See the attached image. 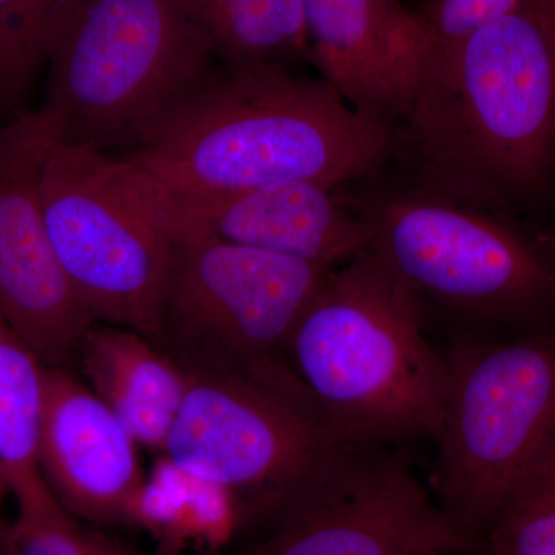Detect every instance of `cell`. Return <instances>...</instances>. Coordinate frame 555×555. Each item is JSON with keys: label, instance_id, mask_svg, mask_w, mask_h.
I'll return each instance as SVG.
<instances>
[{"label": "cell", "instance_id": "cell-27", "mask_svg": "<svg viewBox=\"0 0 555 555\" xmlns=\"http://www.w3.org/2000/svg\"><path fill=\"white\" fill-rule=\"evenodd\" d=\"M440 555H465V554H440Z\"/></svg>", "mask_w": 555, "mask_h": 555}, {"label": "cell", "instance_id": "cell-18", "mask_svg": "<svg viewBox=\"0 0 555 555\" xmlns=\"http://www.w3.org/2000/svg\"><path fill=\"white\" fill-rule=\"evenodd\" d=\"M46 367L0 315V474L10 492L43 480L39 437Z\"/></svg>", "mask_w": 555, "mask_h": 555}, {"label": "cell", "instance_id": "cell-19", "mask_svg": "<svg viewBox=\"0 0 555 555\" xmlns=\"http://www.w3.org/2000/svg\"><path fill=\"white\" fill-rule=\"evenodd\" d=\"M78 0H0V104L17 105L50 62Z\"/></svg>", "mask_w": 555, "mask_h": 555}, {"label": "cell", "instance_id": "cell-2", "mask_svg": "<svg viewBox=\"0 0 555 555\" xmlns=\"http://www.w3.org/2000/svg\"><path fill=\"white\" fill-rule=\"evenodd\" d=\"M427 181L505 208L555 164V0H521L423 69L406 118Z\"/></svg>", "mask_w": 555, "mask_h": 555}, {"label": "cell", "instance_id": "cell-13", "mask_svg": "<svg viewBox=\"0 0 555 555\" xmlns=\"http://www.w3.org/2000/svg\"><path fill=\"white\" fill-rule=\"evenodd\" d=\"M137 448L90 386L68 369L46 367L40 474L72 516L94 525H133L145 485Z\"/></svg>", "mask_w": 555, "mask_h": 555}, {"label": "cell", "instance_id": "cell-15", "mask_svg": "<svg viewBox=\"0 0 555 555\" xmlns=\"http://www.w3.org/2000/svg\"><path fill=\"white\" fill-rule=\"evenodd\" d=\"M78 367L138 444L164 451L189 389L173 358L137 332L94 323Z\"/></svg>", "mask_w": 555, "mask_h": 555}, {"label": "cell", "instance_id": "cell-12", "mask_svg": "<svg viewBox=\"0 0 555 555\" xmlns=\"http://www.w3.org/2000/svg\"><path fill=\"white\" fill-rule=\"evenodd\" d=\"M147 177L167 233L210 236L327 268H337L369 247L367 225L356 207L320 182L181 193Z\"/></svg>", "mask_w": 555, "mask_h": 555}, {"label": "cell", "instance_id": "cell-16", "mask_svg": "<svg viewBox=\"0 0 555 555\" xmlns=\"http://www.w3.org/2000/svg\"><path fill=\"white\" fill-rule=\"evenodd\" d=\"M133 525L169 545L193 542L215 550L240 534L235 496L163 460L139 496Z\"/></svg>", "mask_w": 555, "mask_h": 555}, {"label": "cell", "instance_id": "cell-7", "mask_svg": "<svg viewBox=\"0 0 555 555\" xmlns=\"http://www.w3.org/2000/svg\"><path fill=\"white\" fill-rule=\"evenodd\" d=\"M443 353L434 499L486 546L555 425V323Z\"/></svg>", "mask_w": 555, "mask_h": 555}, {"label": "cell", "instance_id": "cell-1", "mask_svg": "<svg viewBox=\"0 0 555 555\" xmlns=\"http://www.w3.org/2000/svg\"><path fill=\"white\" fill-rule=\"evenodd\" d=\"M393 145V126L358 112L326 80L246 62L217 69L147 144L120 158L181 193L287 181L337 189L371 177Z\"/></svg>", "mask_w": 555, "mask_h": 555}, {"label": "cell", "instance_id": "cell-23", "mask_svg": "<svg viewBox=\"0 0 555 555\" xmlns=\"http://www.w3.org/2000/svg\"><path fill=\"white\" fill-rule=\"evenodd\" d=\"M518 492H529L555 502V425L516 494Z\"/></svg>", "mask_w": 555, "mask_h": 555}, {"label": "cell", "instance_id": "cell-5", "mask_svg": "<svg viewBox=\"0 0 555 555\" xmlns=\"http://www.w3.org/2000/svg\"><path fill=\"white\" fill-rule=\"evenodd\" d=\"M217 57L178 0H78L40 112L57 141L130 153L206 86Z\"/></svg>", "mask_w": 555, "mask_h": 555}, {"label": "cell", "instance_id": "cell-20", "mask_svg": "<svg viewBox=\"0 0 555 555\" xmlns=\"http://www.w3.org/2000/svg\"><path fill=\"white\" fill-rule=\"evenodd\" d=\"M17 513L2 529L13 555H142L72 516L46 480L11 492Z\"/></svg>", "mask_w": 555, "mask_h": 555}, {"label": "cell", "instance_id": "cell-25", "mask_svg": "<svg viewBox=\"0 0 555 555\" xmlns=\"http://www.w3.org/2000/svg\"><path fill=\"white\" fill-rule=\"evenodd\" d=\"M0 555H13L9 545H7L5 539H3L2 532H0Z\"/></svg>", "mask_w": 555, "mask_h": 555}, {"label": "cell", "instance_id": "cell-22", "mask_svg": "<svg viewBox=\"0 0 555 555\" xmlns=\"http://www.w3.org/2000/svg\"><path fill=\"white\" fill-rule=\"evenodd\" d=\"M486 555H555V502L514 495L486 537Z\"/></svg>", "mask_w": 555, "mask_h": 555}, {"label": "cell", "instance_id": "cell-17", "mask_svg": "<svg viewBox=\"0 0 555 555\" xmlns=\"http://www.w3.org/2000/svg\"><path fill=\"white\" fill-rule=\"evenodd\" d=\"M225 65L308 49L302 0H178Z\"/></svg>", "mask_w": 555, "mask_h": 555}, {"label": "cell", "instance_id": "cell-3", "mask_svg": "<svg viewBox=\"0 0 555 555\" xmlns=\"http://www.w3.org/2000/svg\"><path fill=\"white\" fill-rule=\"evenodd\" d=\"M286 361L343 440H436L443 349L411 292L369 248L328 273L288 338Z\"/></svg>", "mask_w": 555, "mask_h": 555}, {"label": "cell", "instance_id": "cell-26", "mask_svg": "<svg viewBox=\"0 0 555 555\" xmlns=\"http://www.w3.org/2000/svg\"><path fill=\"white\" fill-rule=\"evenodd\" d=\"M9 491V486H7L5 480H3L2 474H0V499L5 492Z\"/></svg>", "mask_w": 555, "mask_h": 555}, {"label": "cell", "instance_id": "cell-9", "mask_svg": "<svg viewBox=\"0 0 555 555\" xmlns=\"http://www.w3.org/2000/svg\"><path fill=\"white\" fill-rule=\"evenodd\" d=\"M169 235L160 349L188 374L286 361L292 332L335 268L195 233Z\"/></svg>", "mask_w": 555, "mask_h": 555}, {"label": "cell", "instance_id": "cell-4", "mask_svg": "<svg viewBox=\"0 0 555 555\" xmlns=\"http://www.w3.org/2000/svg\"><path fill=\"white\" fill-rule=\"evenodd\" d=\"M352 206L366 222L369 250L411 292L429 337L492 341L555 323V261L534 230L505 211L430 181Z\"/></svg>", "mask_w": 555, "mask_h": 555}, {"label": "cell", "instance_id": "cell-8", "mask_svg": "<svg viewBox=\"0 0 555 555\" xmlns=\"http://www.w3.org/2000/svg\"><path fill=\"white\" fill-rule=\"evenodd\" d=\"M39 189L51 244L83 309L159 346L171 240L144 171L56 141Z\"/></svg>", "mask_w": 555, "mask_h": 555}, {"label": "cell", "instance_id": "cell-14", "mask_svg": "<svg viewBox=\"0 0 555 555\" xmlns=\"http://www.w3.org/2000/svg\"><path fill=\"white\" fill-rule=\"evenodd\" d=\"M313 60L358 112L406 118L425 68L418 13L400 0H302Z\"/></svg>", "mask_w": 555, "mask_h": 555}, {"label": "cell", "instance_id": "cell-6", "mask_svg": "<svg viewBox=\"0 0 555 555\" xmlns=\"http://www.w3.org/2000/svg\"><path fill=\"white\" fill-rule=\"evenodd\" d=\"M349 441L286 361L189 374L164 454L235 496L240 534L257 535L323 476Z\"/></svg>", "mask_w": 555, "mask_h": 555}, {"label": "cell", "instance_id": "cell-11", "mask_svg": "<svg viewBox=\"0 0 555 555\" xmlns=\"http://www.w3.org/2000/svg\"><path fill=\"white\" fill-rule=\"evenodd\" d=\"M56 141L40 109L0 130V315L47 366L73 371L96 321L73 291L43 219L40 177Z\"/></svg>", "mask_w": 555, "mask_h": 555}, {"label": "cell", "instance_id": "cell-10", "mask_svg": "<svg viewBox=\"0 0 555 555\" xmlns=\"http://www.w3.org/2000/svg\"><path fill=\"white\" fill-rule=\"evenodd\" d=\"M486 555L398 448L349 443L240 555Z\"/></svg>", "mask_w": 555, "mask_h": 555}, {"label": "cell", "instance_id": "cell-24", "mask_svg": "<svg viewBox=\"0 0 555 555\" xmlns=\"http://www.w3.org/2000/svg\"><path fill=\"white\" fill-rule=\"evenodd\" d=\"M537 235H539L540 241H542L543 246H545L547 254H550L555 261V225L550 233L537 232Z\"/></svg>", "mask_w": 555, "mask_h": 555}, {"label": "cell", "instance_id": "cell-21", "mask_svg": "<svg viewBox=\"0 0 555 555\" xmlns=\"http://www.w3.org/2000/svg\"><path fill=\"white\" fill-rule=\"evenodd\" d=\"M521 0H430L416 11L422 24L425 67L459 49L492 22L502 20ZM425 69V68H423Z\"/></svg>", "mask_w": 555, "mask_h": 555}]
</instances>
